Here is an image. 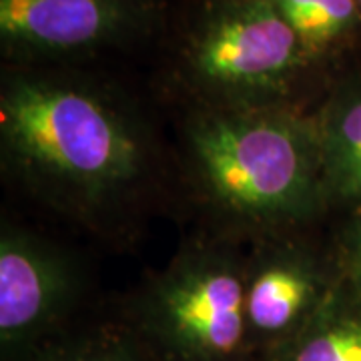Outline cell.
Masks as SVG:
<instances>
[{"instance_id":"ba28073f","label":"cell","mask_w":361,"mask_h":361,"mask_svg":"<svg viewBox=\"0 0 361 361\" xmlns=\"http://www.w3.org/2000/svg\"><path fill=\"white\" fill-rule=\"evenodd\" d=\"M313 118L329 209L361 207V71L339 78Z\"/></svg>"},{"instance_id":"6da1fadb","label":"cell","mask_w":361,"mask_h":361,"mask_svg":"<svg viewBox=\"0 0 361 361\" xmlns=\"http://www.w3.org/2000/svg\"><path fill=\"white\" fill-rule=\"evenodd\" d=\"M2 169L28 193L104 225L153 179V141L137 109L89 75L8 66L0 85Z\"/></svg>"},{"instance_id":"5b68a950","label":"cell","mask_w":361,"mask_h":361,"mask_svg":"<svg viewBox=\"0 0 361 361\" xmlns=\"http://www.w3.org/2000/svg\"><path fill=\"white\" fill-rule=\"evenodd\" d=\"M155 0H0L11 66H47L125 47L159 25Z\"/></svg>"},{"instance_id":"8992f818","label":"cell","mask_w":361,"mask_h":361,"mask_svg":"<svg viewBox=\"0 0 361 361\" xmlns=\"http://www.w3.org/2000/svg\"><path fill=\"white\" fill-rule=\"evenodd\" d=\"M301 231L253 239L245 255V327L253 360L295 337L341 281L334 251L323 253Z\"/></svg>"},{"instance_id":"9c48e42d","label":"cell","mask_w":361,"mask_h":361,"mask_svg":"<svg viewBox=\"0 0 361 361\" xmlns=\"http://www.w3.org/2000/svg\"><path fill=\"white\" fill-rule=\"evenodd\" d=\"M269 4L317 73L339 63L361 42V11L355 0H269Z\"/></svg>"},{"instance_id":"52a82bcc","label":"cell","mask_w":361,"mask_h":361,"mask_svg":"<svg viewBox=\"0 0 361 361\" xmlns=\"http://www.w3.org/2000/svg\"><path fill=\"white\" fill-rule=\"evenodd\" d=\"M78 293L71 259L37 233L2 221L0 229V349L20 361L47 343Z\"/></svg>"},{"instance_id":"3957f363","label":"cell","mask_w":361,"mask_h":361,"mask_svg":"<svg viewBox=\"0 0 361 361\" xmlns=\"http://www.w3.org/2000/svg\"><path fill=\"white\" fill-rule=\"evenodd\" d=\"M175 75L201 109L303 106L317 71L269 0H203L180 32Z\"/></svg>"},{"instance_id":"8fae6325","label":"cell","mask_w":361,"mask_h":361,"mask_svg":"<svg viewBox=\"0 0 361 361\" xmlns=\"http://www.w3.org/2000/svg\"><path fill=\"white\" fill-rule=\"evenodd\" d=\"M20 361H163L139 336L103 331L92 336L47 341Z\"/></svg>"},{"instance_id":"277c9868","label":"cell","mask_w":361,"mask_h":361,"mask_svg":"<svg viewBox=\"0 0 361 361\" xmlns=\"http://www.w3.org/2000/svg\"><path fill=\"white\" fill-rule=\"evenodd\" d=\"M243 271L227 237L185 245L142 287L135 336L163 361H253Z\"/></svg>"},{"instance_id":"30bf717a","label":"cell","mask_w":361,"mask_h":361,"mask_svg":"<svg viewBox=\"0 0 361 361\" xmlns=\"http://www.w3.org/2000/svg\"><path fill=\"white\" fill-rule=\"evenodd\" d=\"M259 361H361V307L339 281L334 295L295 337Z\"/></svg>"},{"instance_id":"7a4b0ae2","label":"cell","mask_w":361,"mask_h":361,"mask_svg":"<svg viewBox=\"0 0 361 361\" xmlns=\"http://www.w3.org/2000/svg\"><path fill=\"white\" fill-rule=\"evenodd\" d=\"M183 161L223 237L297 231L329 211L313 111L187 106Z\"/></svg>"},{"instance_id":"7c38bea8","label":"cell","mask_w":361,"mask_h":361,"mask_svg":"<svg viewBox=\"0 0 361 361\" xmlns=\"http://www.w3.org/2000/svg\"><path fill=\"white\" fill-rule=\"evenodd\" d=\"M341 283L361 307V207L348 211L334 247Z\"/></svg>"},{"instance_id":"4fadbf2b","label":"cell","mask_w":361,"mask_h":361,"mask_svg":"<svg viewBox=\"0 0 361 361\" xmlns=\"http://www.w3.org/2000/svg\"><path fill=\"white\" fill-rule=\"evenodd\" d=\"M357 2V6H360V11H361V0H355Z\"/></svg>"}]
</instances>
